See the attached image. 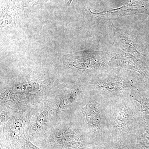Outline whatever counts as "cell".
<instances>
[{
    "label": "cell",
    "mask_w": 149,
    "mask_h": 149,
    "mask_svg": "<svg viewBox=\"0 0 149 149\" xmlns=\"http://www.w3.org/2000/svg\"><path fill=\"white\" fill-rule=\"evenodd\" d=\"M135 102L129 95L111 102L109 130L113 137L136 136L143 116Z\"/></svg>",
    "instance_id": "1"
},
{
    "label": "cell",
    "mask_w": 149,
    "mask_h": 149,
    "mask_svg": "<svg viewBox=\"0 0 149 149\" xmlns=\"http://www.w3.org/2000/svg\"><path fill=\"white\" fill-rule=\"evenodd\" d=\"M111 104V102L94 93L83 108L89 127L97 135L110 133Z\"/></svg>",
    "instance_id": "2"
},
{
    "label": "cell",
    "mask_w": 149,
    "mask_h": 149,
    "mask_svg": "<svg viewBox=\"0 0 149 149\" xmlns=\"http://www.w3.org/2000/svg\"><path fill=\"white\" fill-rule=\"evenodd\" d=\"M136 149H149V116L143 114L136 133Z\"/></svg>",
    "instance_id": "3"
},
{
    "label": "cell",
    "mask_w": 149,
    "mask_h": 149,
    "mask_svg": "<svg viewBox=\"0 0 149 149\" xmlns=\"http://www.w3.org/2000/svg\"><path fill=\"white\" fill-rule=\"evenodd\" d=\"M129 96L131 99L140 105V110L145 115L149 114V96L143 91H132Z\"/></svg>",
    "instance_id": "4"
},
{
    "label": "cell",
    "mask_w": 149,
    "mask_h": 149,
    "mask_svg": "<svg viewBox=\"0 0 149 149\" xmlns=\"http://www.w3.org/2000/svg\"><path fill=\"white\" fill-rule=\"evenodd\" d=\"M49 1V0H35V3L37 4H44L47 3ZM72 1V0H70L68 2L67 4L68 6L70 4Z\"/></svg>",
    "instance_id": "5"
}]
</instances>
